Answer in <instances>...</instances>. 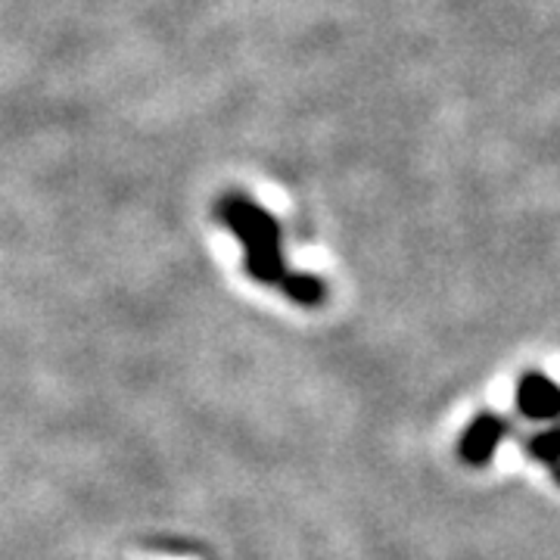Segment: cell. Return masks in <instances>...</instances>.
I'll return each mask as SVG.
<instances>
[{"mask_svg": "<svg viewBox=\"0 0 560 560\" xmlns=\"http://www.w3.org/2000/svg\"><path fill=\"white\" fill-rule=\"evenodd\" d=\"M218 216L224 218V224L240 238L246 246V271L261 283H278L283 293H290L296 302H321L324 287L318 278H305V275H290L280 259V228L275 218L265 209H259L253 199L246 196H224L218 206Z\"/></svg>", "mask_w": 560, "mask_h": 560, "instance_id": "6da1fadb", "label": "cell"}, {"mask_svg": "<svg viewBox=\"0 0 560 560\" xmlns=\"http://www.w3.org/2000/svg\"><path fill=\"white\" fill-rule=\"evenodd\" d=\"M520 405L526 414H555L560 409V392L541 377H529L520 389Z\"/></svg>", "mask_w": 560, "mask_h": 560, "instance_id": "7a4b0ae2", "label": "cell"}, {"mask_svg": "<svg viewBox=\"0 0 560 560\" xmlns=\"http://www.w3.org/2000/svg\"><path fill=\"white\" fill-rule=\"evenodd\" d=\"M498 436H501V427H498V421L492 417H483V421H476L474 430L467 433V439H464V446H461V452L467 461H474L479 464L483 458H489L492 449H496Z\"/></svg>", "mask_w": 560, "mask_h": 560, "instance_id": "3957f363", "label": "cell"}, {"mask_svg": "<svg viewBox=\"0 0 560 560\" xmlns=\"http://www.w3.org/2000/svg\"><path fill=\"white\" fill-rule=\"evenodd\" d=\"M536 452L545 454V458H558L560 452V433H548L545 439L536 442Z\"/></svg>", "mask_w": 560, "mask_h": 560, "instance_id": "277c9868", "label": "cell"}]
</instances>
